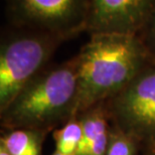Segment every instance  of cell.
I'll list each match as a JSON object with an SVG mask.
<instances>
[{"label": "cell", "instance_id": "3957f363", "mask_svg": "<svg viewBox=\"0 0 155 155\" xmlns=\"http://www.w3.org/2000/svg\"><path fill=\"white\" fill-rule=\"evenodd\" d=\"M13 28L2 38L0 46V113L45 69L57 48L67 40L40 30Z\"/></svg>", "mask_w": 155, "mask_h": 155}, {"label": "cell", "instance_id": "7c38bea8", "mask_svg": "<svg viewBox=\"0 0 155 155\" xmlns=\"http://www.w3.org/2000/svg\"><path fill=\"white\" fill-rule=\"evenodd\" d=\"M0 155H11V154L8 152V150L3 145L0 144Z\"/></svg>", "mask_w": 155, "mask_h": 155}, {"label": "cell", "instance_id": "277c9868", "mask_svg": "<svg viewBox=\"0 0 155 155\" xmlns=\"http://www.w3.org/2000/svg\"><path fill=\"white\" fill-rule=\"evenodd\" d=\"M90 0H4L11 25L69 39L86 32Z\"/></svg>", "mask_w": 155, "mask_h": 155}, {"label": "cell", "instance_id": "ba28073f", "mask_svg": "<svg viewBox=\"0 0 155 155\" xmlns=\"http://www.w3.org/2000/svg\"><path fill=\"white\" fill-rule=\"evenodd\" d=\"M45 132L31 129H10L1 137L3 145L11 155H41Z\"/></svg>", "mask_w": 155, "mask_h": 155}, {"label": "cell", "instance_id": "5b68a950", "mask_svg": "<svg viewBox=\"0 0 155 155\" xmlns=\"http://www.w3.org/2000/svg\"><path fill=\"white\" fill-rule=\"evenodd\" d=\"M115 126L136 141L155 143V63L110 99Z\"/></svg>", "mask_w": 155, "mask_h": 155}, {"label": "cell", "instance_id": "5bb4252c", "mask_svg": "<svg viewBox=\"0 0 155 155\" xmlns=\"http://www.w3.org/2000/svg\"><path fill=\"white\" fill-rule=\"evenodd\" d=\"M52 155H67V154H64V153H61V152H58V151H55V152L52 154Z\"/></svg>", "mask_w": 155, "mask_h": 155}, {"label": "cell", "instance_id": "9c48e42d", "mask_svg": "<svg viewBox=\"0 0 155 155\" xmlns=\"http://www.w3.org/2000/svg\"><path fill=\"white\" fill-rule=\"evenodd\" d=\"M55 151L67 155H78L83 141V127L79 117H73L66 125L54 133Z\"/></svg>", "mask_w": 155, "mask_h": 155}, {"label": "cell", "instance_id": "8992f818", "mask_svg": "<svg viewBox=\"0 0 155 155\" xmlns=\"http://www.w3.org/2000/svg\"><path fill=\"white\" fill-rule=\"evenodd\" d=\"M155 11V0H90L86 32L139 35Z\"/></svg>", "mask_w": 155, "mask_h": 155}, {"label": "cell", "instance_id": "52a82bcc", "mask_svg": "<svg viewBox=\"0 0 155 155\" xmlns=\"http://www.w3.org/2000/svg\"><path fill=\"white\" fill-rule=\"evenodd\" d=\"M83 127V141L78 155H105L110 137L104 103L78 115Z\"/></svg>", "mask_w": 155, "mask_h": 155}, {"label": "cell", "instance_id": "7a4b0ae2", "mask_svg": "<svg viewBox=\"0 0 155 155\" xmlns=\"http://www.w3.org/2000/svg\"><path fill=\"white\" fill-rule=\"evenodd\" d=\"M78 61L45 69L21 90L1 113L2 125L10 129L48 131L76 117Z\"/></svg>", "mask_w": 155, "mask_h": 155}, {"label": "cell", "instance_id": "6da1fadb", "mask_svg": "<svg viewBox=\"0 0 155 155\" xmlns=\"http://www.w3.org/2000/svg\"><path fill=\"white\" fill-rule=\"evenodd\" d=\"M90 35V40L77 55L76 116L112 99L153 61L137 35Z\"/></svg>", "mask_w": 155, "mask_h": 155}, {"label": "cell", "instance_id": "8fae6325", "mask_svg": "<svg viewBox=\"0 0 155 155\" xmlns=\"http://www.w3.org/2000/svg\"><path fill=\"white\" fill-rule=\"evenodd\" d=\"M138 35L143 40L145 46L149 51L151 58L155 63V11Z\"/></svg>", "mask_w": 155, "mask_h": 155}, {"label": "cell", "instance_id": "4fadbf2b", "mask_svg": "<svg viewBox=\"0 0 155 155\" xmlns=\"http://www.w3.org/2000/svg\"><path fill=\"white\" fill-rule=\"evenodd\" d=\"M151 147H152V153H151V154H152V155H155V143L151 145Z\"/></svg>", "mask_w": 155, "mask_h": 155}, {"label": "cell", "instance_id": "30bf717a", "mask_svg": "<svg viewBox=\"0 0 155 155\" xmlns=\"http://www.w3.org/2000/svg\"><path fill=\"white\" fill-rule=\"evenodd\" d=\"M137 141L117 126L110 129V137L105 155H135Z\"/></svg>", "mask_w": 155, "mask_h": 155}]
</instances>
